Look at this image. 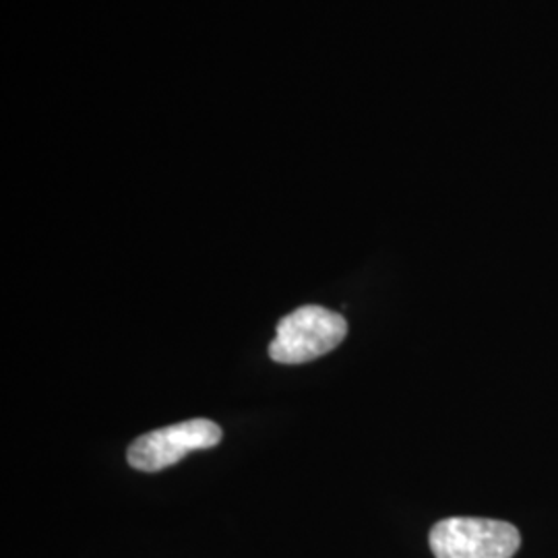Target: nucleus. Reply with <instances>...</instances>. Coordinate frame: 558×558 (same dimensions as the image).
Returning a JSON list of instances; mask_svg holds the SVG:
<instances>
[{
	"instance_id": "nucleus-3",
	"label": "nucleus",
	"mask_w": 558,
	"mask_h": 558,
	"mask_svg": "<svg viewBox=\"0 0 558 558\" xmlns=\"http://www.w3.org/2000/svg\"><path fill=\"white\" fill-rule=\"evenodd\" d=\"M223 433L216 422L207 418L186 420L133 440L126 459L131 468L141 472H160L179 463L191 451L216 447Z\"/></svg>"
},
{
	"instance_id": "nucleus-1",
	"label": "nucleus",
	"mask_w": 558,
	"mask_h": 558,
	"mask_svg": "<svg viewBox=\"0 0 558 558\" xmlns=\"http://www.w3.org/2000/svg\"><path fill=\"white\" fill-rule=\"evenodd\" d=\"M348 336V323L317 304L300 306L279 320L269 356L279 364H304L336 350Z\"/></svg>"
},
{
	"instance_id": "nucleus-2",
	"label": "nucleus",
	"mask_w": 558,
	"mask_h": 558,
	"mask_svg": "<svg viewBox=\"0 0 558 558\" xmlns=\"http://www.w3.org/2000/svg\"><path fill=\"white\" fill-rule=\"evenodd\" d=\"M428 544L435 558H513L521 536L499 519L449 518L430 530Z\"/></svg>"
}]
</instances>
